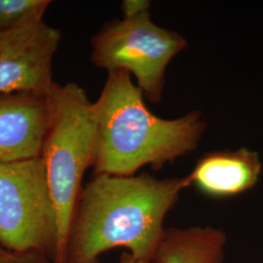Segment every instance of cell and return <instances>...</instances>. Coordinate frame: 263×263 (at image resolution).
Instances as JSON below:
<instances>
[{
	"instance_id": "cell-7",
	"label": "cell",
	"mask_w": 263,
	"mask_h": 263,
	"mask_svg": "<svg viewBox=\"0 0 263 263\" xmlns=\"http://www.w3.org/2000/svg\"><path fill=\"white\" fill-rule=\"evenodd\" d=\"M53 92L0 94V163L40 157L53 114Z\"/></svg>"
},
{
	"instance_id": "cell-4",
	"label": "cell",
	"mask_w": 263,
	"mask_h": 263,
	"mask_svg": "<svg viewBox=\"0 0 263 263\" xmlns=\"http://www.w3.org/2000/svg\"><path fill=\"white\" fill-rule=\"evenodd\" d=\"M0 247L55 261L56 211L41 157L0 163Z\"/></svg>"
},
{
	"instance_id": "cell-5",
	"label": "cell",
	"mask_w": 263,
	"mask_h": 263,
	"mask_svg": "<svg viewBox=\"0 0 263 263\" xmlns=\"http://www.w3.org/2000/svg\"><path fill=\"white\" fill-rule=\"evenodd\" d=\"M91 61L100 68L125 70L151 103H159L170 62L187 47L182 35L155 25L151 13L107 23L93 36Z\"/></svg>"
},
{
	"instance_id": "cell-10",
	"label": "cell",
	"mask_w": 263,
	"mask_h": 263,
	"mask_svg": "<svg viewBox=\"0 0 263 263\" xmlns=\"http://www.w3.org/2000/svg\"><path fill=\"white\" fill-rule=\"evenodd\" d=\"M51 3L50 0H0V32L32 18H44Z\"/></svg>"
},
{
	"instance_id": "cell-3",
	"label": "cell",
	"mask_w": 263,
	"mask_h": 263,
	"mask_svg": "<svg viewBox=\"0 0 263 263\" xmlns=\"http://www.w3.org/2000/svg\"><path fill=\"white\" fill-rule=\"evenodd\" d=\"M53 114L43 142V160L56 211L58 250L54 263H66V243L82 179L94 162L97 113L84 89L57 84Z\"/></svg>"
},
{
	"instance_id": "cell-9",
	"label": "cell",
	"mask_w": 263,
	"mask_h": 263,
	"mask_svg": "<svg viewBox=\"0 0 263 263\" xmlns=\"http://www.w3.org/2000/svg\"><path fill=\"white\" fill-rule=\"evenodd\" d=\"M226 233L211 226L166 229L156 263H223Z\"/></svg>"
},
{
	"instance_id": "cell-6",
	"label": "cell",
	"mask_w": 263,
	"mask_h": 263,
	"mask_svg": "<svg viewBox=\"0 0 263 263\" xmlns=\"http://www.w3.org/2000/svg\"><path fill=\"white\" fill-rule=\"evenodd\" d=\"M61 32L42 17L0 32V94L22 91L51 93L53 62Z\"/></svg>"
},
{
	"instance_id": "cell-13",
	"label": "cell",
	"mask_w": 263,
	"mask_h": 263,
	"mask_svg": "<svg viewBox=\"0 0 263 263\" xmlns=\"http://www.w3.org/2000/svg\"><path fill=\"white\" fill-rule=\"evenodd\" d=\"M119 263H156L155 260H147V259H141L133 256L130 253H124L120 257Z\"/></svg>"
},
{
	"instance_id": "cell-12",
	"label": "cell",
	"mask_w": 263,
	"mask_h": 263,
	"mask_svg": "<svg viewBox=\"0 0 263 263\" xmlns=\"http://www.w3.org/2000/svg\"><path fill=\"white\" fill-rule=\"evenodd\" d=\"M151 2L146 0H126L122 4L124 18H133L149 12Z\"/></svg>"
},
{
	"instance_id": "cell-2",
	"label": "cell",
	"mask_w": 263,
	"mask_h": 263,
	"mask_svg": "<svg viewBox=\"0 0 263 263\" xmlns=\"http://www.w3.org/2000/svg\"><path fill=\"white\" fill-rule=\"evenodd\" d=\"M143 94L125 70L108 71L96 105V175L135 176L144 166L164 165L196 149L206 130L198 111L176 119L151 112Z\"/></svg>"
},
{
	"instance_id": "cell-11",
	"label": "cell",
	"mask_w": 263,
	"mask_h": 263,
	"mask_svg": "<svg viewBox=\"0 0 263 263\" xmlns=\"http://www.w3.org/2000/svg\"><path fill=\"white\" fill-rule=\"evenodd\" d=\"M46 256L35 253L19 254L7 250H0V263H47Z\"/></svg>"
},
{
	"instance_id": "cell-8",
	"label": "cell",
	"mask_w": 263,
	"mask_h": 263,
	"mask_svg": "<svg viewBox=\"0 0 263 263\" xmlns=\"http://www.w3.org/2000/svg\"><path fill=\"white\" fill-rule=\"evenodd\" d=\"M261 171L258 153L241 147L203 155L188 178L191 184L211 197H233L254 188Z\"/></svg>"
},
{
	"instance_id": "cell-14",
	"label": "cell",
	"mask_w": 263,
	"mask_h": 263,
	"mask_svg": "<svg viewBox=\"0 0 263 263\" xmlns=\"http://www.w3.org/2000/svg\"><path fill=\"white\" fill-rule=\"evenodd\" d=\"M2 249H3V248H1V247H0V250H2Z\"/></svg>"
},
{
	"instance_id": "cell-1",
	"label": "cell",
	"mask_w": 263,
	"mask_h": 263,
	"mask_svg": "<svg viewBox=\"0 0 263 263\" xmlns=\"http://www.w3.org/2000/svg\"><path fill=\"white\" fill-rule=\"evenodd\" d=\"M189 185L188 176L157 179L146 173L96 175L77 200L66 263H99L100 255L115 248L154 260L166 233V216Z\"/></svg>"
},
{
	"instance_id": "cell-15",
	"label": "cell",
	"mask_w": 263,
	"mask_h": 263,
	"mask_svg": "<svg viewBox=\"0 0 263 263\" xmlns=\"http://www.w3.org/2000/svg\"><path fill=\"white\" fill-rule=\"evenodd\" d=\"M47 263H52V262H51V261H48Z\"/></svg>"
}]
</instances>
